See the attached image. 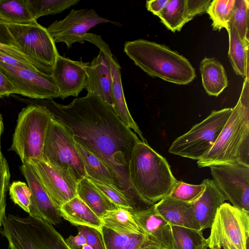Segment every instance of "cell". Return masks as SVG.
Returning <instances> with one entry per match:
<instances>
[{
    "mask_svg": "<svg viewBox=\"0 0 249 249\" xmlns=\"http://www.w3.org/2000/svg\"><path fill=\"white\" fill-rule=\"evenodd\" d=\"M210 249H221L217 247H214L211 248Z\"/></svg>",
    "mask_w": 249,
    "mask_h": 249,
    "instance_id": "cell-49",
    "label": "cell"
},
{
    "mask_svg": "<svg viewBox=\"0 0 249 249\" xmlns=\"http://www.w3.org/2000/svg\"><path fill=\"white\" fill-rule=\"evenodd\" d=\"M173 249H205L207 239L202 231L180 226H171Z\"/></svg>",
    "mask_w": 249,
    "mask_h": 249,
    "instance_id": "cell-30",
    "label": "cell"
},
{
    "mask_svg": "<svg viewBox=\"0 0 249 249\" xmlns=\"http://www.w3.org/2000/svg\"><path fill=\"white\" fill-rule=\"evenodd\" d=\"M43 160L70 175L77 183L87 178L72 134L53 117L46 132Z\"/></svg>",
    "mask_w": 249,
    "mask_h": 249,
    "instance_id": "cell-8",
    "label": "cell"
},
{
    "mask_svg": "<svg viewBox=\"0 0 249 249\" xmlns=\"http://www.w3.org/2000/svg\"><path fill=\"white\" fill-rule=\"evenodd\" d=\"M88 64L60 54L57 56L51 75L58 88L59 98L77 97L85 89Z\"/></svg>",
    "mask_w": 249,
    "mask_h": 249,
    "instance_id": "cell-16",
    "label": "cell"
},
{
    "mask_svg": "<svg viewBox=\"0 0 249 249\" xmlns=\"http://www.w3.org/2000/svg\"><path fill=\"white\" fill-rule=\"evenodd\" d=\"M0 52L31 64L47 74L51 73L43 66L26 55L18 46L6 24L0 20Z\"/></svg>",
    "mask_w": 249,
    "mask_h": 249,
    "instance_id": "cell-31",
    "label": "cell"
},
{
    "mask_svg": "<svg viewBox=\"0 0 249 249\" xmlns=\"http://www.w3.org/2000/svg\"><path fill=\"white\" fill-rule=\"evenodd\" d=\"M16 94L18 91L0 70V98Z\"/></svg>",
    "mask_w": 249,
    "mask_h": 249,
    "instance_id": "cell-41",
    "label": "cell"
},
{
    "mask_svg": "<svg viewBox=\"0 0 249 249\" xmlns=\"http://www.w3.org/2000/svg\"><path fill=\"white\" fill-rule=\"evenodd\" d=\"M211 2V0H169L158 17L169 30L179 32L196 16L206 12Z\"/></svg>",
    "mask_w": 249,
    "mask_h": 249,
    "instance_id": "cell-19",
    "label": "cell"
},
{
    "mask_svg": "<svg viewBox=\"0 0 249 249\" xmlns=\"http://www.w3.org/2000/svg\"><path fill=\"white\" fill-rule=\"evenodd\" d=\"M20 101L28 105L45 107L54 119L65 126L75 142L110 169L136 209H142L148 205V202L132 186L129 176L132 152L141 141L123 123L109 104L91 93L75 98L67 105L53 99L22 97Z\"/></svg>",
    "mask_w": 249,
    "mask_h": 249,
    "instance_id": "cell-1",
    "label": "cell"
},
{
    "mask_svg": "<svg viewBox=\"0 0 249 249\" xmlns=\"http://www.w3.org/2000/svg\"><path fill=\"white\" fill-rule=\"evenodd\" d=\"M135 249H162L148 238Z\"/></svg>",
    "mask_w": 249,
    "mask_h": 249,
    "instance_id": "cell-45",
    "label": "cell"
},
{
    "mask_svg": "<svg viewBox=\"0 0 249 249\" xmlns=\"http://www.w3.org/2000/svg\"><path fill=\"white\" fill-rule=\"evenodd\" d=\"M20 170L31 191L29 215L41 218L52 225L60 224L62 220L58 209L31 165L29 163L22 164Z\"/></svg>",
    "mask_w": 249,
    "mask_h": 249,
    "instance_id": "cell-17",
    "label": "cell"
},
{
    "mask_svg": "<svg viewBox=\"0 0 249 249\" xmlns=\"http://www.w3.org/2000/svg\"><path fill=\"white\" fill-rule=\"evenodd\" d=\"M226 29L229 35L228 56L236 74L249 77V42L243 41L234 27L229 23Z\"/></svg>",
    "mask_w": 249,
    "mask_h": 249,
    "instance_id": "cell-27",
    "label": "cell"
},
{
    "mask_svg": "<svg viewBox=\"0 0 249 249\" xmlns=\"http://www.w3.org/2000/svg\"><path fill=\"white\" fill-rule=\"evenodd\" d=\"M202 182L205 186L204 192L190 204L200 230L202 231L211 228L218 209L226 199L213 180L205 179Z\"/></svg>",
    "mask_w": 249,
    "mask_h": 249,
    "instance_id": "cell-21",
    "label": "cell"
},
{
    "mask_svg": "<svg viewBox=\"0 0 249 249\" xmlns=\"http://www.w3.org/2000/svg\"><path fill=\"white\" fill-rule=\"evenodd\" d=\"M22 51L52 73L59 54L47 29L36 22L19 24L3 21Z\"/></svg>",
    "mask_w": 249,
    "mask_h": 249,
    "instance_id": "cell-10",
    "label": "cell"
},
{
    "mask_svg": "<svg viewBox=\"0 0 249 249\" xmlns=\"http://www.w3.org/2000/svg\"><path fill=\"white\" fill-rule=\"evenodd\" d=\"M97 47L105 55L110 66L112 77V93L113 109L123 123L133 130L143 142L147 143L139 126L132 117L125 99L121 78V67L113 56L108 44L101 36L87 33L82 38Z\"/></svg>",
    "mask_w": 249,
    "mask_h": 249,
    "instance_id": "cell-14",
    "label": "cell"
},
{
    "mask_svg": "<svg viewBox=\"0 0 249 249\" xmlns=\"http://www.w3.org/2000/svg\"><path fill=\"white\" fill-rule=\"evenodd\" d=\"M124 50L149 75L177 85H187L196 77L195 70L183 55L167 46L143 39L127 41Z\"/></svg>",
    "mask_w": 249,
    "mask_h": 249,
    "instance_id": "cell-3",
    "label": "cell"
},
{
    "mask_svg": "<svg viewBox=\"0 0 249 249\" xmlns=\"http://www.w3.org/2000/svg\"><path fill=\"white\" fill-rule=\"evenodd\" d=\"M53 116L45 107L29 105L18 114L10 150L15 152L22 164L32 159L43 160L47 130Z\"/></svg>",
    "mask_w": 249,
    "mask_h": 249,
    "instance_id": "cell-6",
    "label": "cell"
},
{
    "mask_svg": "<svg viewBox=\"0 0 249 249\" xmlns=\"http://www.w3.org/2000/svg\"><path fill=\"white\" fill-rule=\"evenodd\" d=\"M205 188V186L202 182L199 185H194L177 180L168 196L176 200L190 203L201 195Z\"/></svg>",
    "mask_w": 249,
    "mask_h": 249,
    "instance_id": "cell-36",
    "label": "cell"
},
{
    "mask_svg": "<svg viewBox=\"0 0 249 249\" xmlns=\"http://www.w3.org/2000/svg\"><path fill=\"white\" fill-rule=\"evenodd\" d=\"M89 179L118 207L135 210L134 204L124 194L103 182L90 178Z\"/></svg>",
    "mask_w": 249,
    "mask_h": 249,
    "instance_id": "cell-38",
    "label": "cell"
},
{
    "mask_svg": "<svg viewBox=\"0 0 249 249\" xmlns=\"http://www.w3.org/2000/svg\"><path fill=\"white\" fill-rule=\"evenodd\" d=\"M28 163L58 210L77 196V182L70 175L43 160L32 159Z\"/></svg>",
    "mask_w": 249,
    "mask_h": 249,
    "instance_id": "cell-15",
    "label": "cell"
},
{
    "mask_svg": "<svg viewBox=\"0 0 249 249\" xmlns=\"http://www.w3.org/2000/svg\"><path fill=\"white\" fill-rule=\"evenodd\" d=\"M9 190L12 201L29 213L31 194L28 185L22 181H14L10 185Z\"/></svg>",
    "mask_w": 249,
    "mask_h": 249,
    "instance_id": "cell-37",
    "label": "cell"
},
{
    "mask_svg": "<svg viewBox=\"0 0 249 249\" xmlns=\"http://www.w3.org/2000/svg\"><path fill=\"white\" fill-rule=\"evenodd\" d=\"M0 20L19 24L37 21L32 16L27 0H0Z\"/></svg>",
    "mask_w": 249,
    "mask_h": 249,
    "instance_id": "cell-29",
    "label": "cell"
},
{
    "mask_svg": "<svg viewBox=\"0 0 249 249\" xmlns=\"http://www.w3.org/2000/svg\"><path fill=\"white\" fill-rule=\"evenodd\" d=\"M0 121H2V116L0 113Z\"/></svg>",
    "mask_w": 249,
    "mask_h": 249,
    "instance_id": "cell-50",
    "label": "cell"
},
{
    "mask_svg": "<svg viewBox=\"0 0 249 249\" xmlns=\"http://www.w3.org/2000/svg\"><path fill=\"white\" fill-rule=\"evenodd\" d=\"M0 70L18 89L19 95L32 99H53L59 96L51 74L9 66L1 62Z\"/></svg>",
    "mask_w": 249,
    "mask_h": 249,
    "instance_id": "cell-13",
    "label": "cell"
},
{
    "mask_svg": "<svg viewBox=\"0 0 249 249\" xmlns=\"http://www.w3.org/2000/svg\"><path fill=\"white\" fill-rule=\"evenodd\" d=\"M154 205L144 210L130 211L150 241L162 249H173L171 226L157 212Z\"/></svg>",
    "mask_w": 249,
    "mask_h": 249,
    "instance_id": "cell-18",
    "label": "cell"
},
{
    "mask_svg": "<svg viewBox=\"0 0 249 249\" xmlns=\"http://www.w3.org/2000/svg\"><path fill=\"white\" fill-rule=\"evenodd\" d=\"M106 249H135L148 238L142 234H123L103 226Z\"/></svg>",
    "mask_w": 249,
    "mask_h": 249,
    "instance_id": "cell-32",
    "label": "cell"
},
{
    "mask_svg": "<svg viewBox=\"0 0 249 249\" xmlns=\"http://www.w3.org/2000/svg\"><path fill=\"white\" fill-rule=\"evenodd\" d=\"M232 108L213 110L204 120L176 138L170 145L171 154L199 160L212 147L229 118Z\"/></svg>",
    "mask_w": 249,
    "mask_h": 249,
    "instance_id": "cell-7",
    "label": "cell"
},
{
    "mask_svg": "<svg viewBox=\"0 0 249 249\" xmlns=\"http://www.w3.org/2000/svg\"><path fill=\"white\" fill-rule=\"evenodd\" d=\"M59 211L61 217L72 225L92 227L102 232L103 226L101 218L77 196L64 204Z\"/></svg>",
    "mask_w": 249,
    "mask_h": 249,
    "instance_id": "cell-23",
    "label": "cell"
},
{
    "mask_svg": "<svg viewBox=\"0 0 249 249\" xmlns=\"http://www.w3.org/2000/svg\"><path fill=\"white\" fill-rule=\"evenodd\" d=\"M65 242L70 249H78L87 243L85 237L79 232L75 236L70 235Z\"/></svg>",
    "mask_w": 249,
    "mask_h": 249,
    "instance_id": "cell-44",
    "label": "cell"
},
{
    "mask_svg": "<svg viewBox=\"0 0 249 249\" xmlns=\"http://www.w3.org/2000/svg\"><path fill=\"white\" fill-rule=\"evenodd\" d=\"M85 89L88 93L99 96L113 108L111 70L101 50L92 61L89 62Z\"/></svg>",
    "mask_w": 249,
    "mask_h": 249,
    "instance_id": "cell-20",
    "label": "cell"
},
{
    "mask_svg": "<svg viewBox=\"0 0 249 249\" xmlns=\"http://www.w3.org/2000/svg\"><path fill=\"white\" fill-rule=\"evenodd\" d=\"M3 124L2 121L0 122V161L2 160V159L3 158V156L2 155L1 152V146H0V138L1 134L3 131Z\"/></svg>",
    "mask_w": 249,
    "mask_h": 249,
    "instance_id": "cell-46",
    "label": "cell"
},
{
    "mask_svg": "<svg viewBox=\"0 0 249 249\" xmlns=\"http://www.w3.org/2000/svg\"><path fill=\"white\" fill-rule=\"evenodd\" d=\"M101 219L104 227L116 232L144 234L133 217L130 209L118 207L108 211Z\"/></svg>",
    "mask_w": 249,
    "mask_h": 249,
    "instance_id": "cell-28",
    "label": "cell"
},
{
    "mask_svg": "<svg viewBox=\"0 0 249 249\" xmlns=\"http://www.w3.org/2000/svg\"><path fill=\"white\" fill-rule=\"evenodd\" d=\"M235 0H213L211 1L206 12L212 21L213 30L226 28L230 22Z\"/></svg>",
    "mask_w": 249,
    "mask_h": 249,
    "instance_id": "cell-34",
    "label": "cell"
},
{
    "mask_svg": "<svg viewBox=\"0 0 249 249\" xmlns=\"http://www.w3.org/2000/svg\"><path fill=\"white\" fill-rule=\"evenodd\" d=\"M109 22L115 24L93 9H72L64 19L54 21L47 29L55 43H64L70 48L75 43H84L83 37L96 25Z\"/></svg>",
    "mask_w": 249,
    "mask_h": 249,
    "instance_id": "cell-11",
    "label": "cell"
},
{
    "mask_svg": "<svg viewBox=\"0 0 249 249\" xmlns=\"http://www.w3.org/2000/svg\"><path fill=\"white\" fill-rule=\"evenodd\" d=\"M78 232L83 234L86 238V243L93 249H106L102 232L92 227L77 226Z\"/></svg>",
    "mask_w": 249,
    "mask_h": 249,
    "instance_id": "cell-40",
    "label": "cell"
},
{
    "mask_svg": "<svg viewBox=\"0 0 249 249\" xmlns=\"http://www.w3.org/2000/svg\"><path fill=\"white\" fill-rule=\"evenodd\" d=\"M75 144L87 178L106 184L124 194L121 185L106 164L78 142L75 141Z\"/></svg>",
    "mask_w": 249,
    "mask_h": 249,
    "instance_id": "cell-24",
    "label": "cell"
},
{
    "mask_svg": "<svg viewBox=\"0 0 249 249\" xmlns=\"http://www.w3.org/2000/svg\"></svg>",
    "mask_w": 249,
    "mask_h": 249,
    "instance_id": "cell-51",
    "label": "cell"
},
{
    "mask_svg": "<svg viewBox=\"0 0 249 249\" xmlns=\"http://www.w3.org/2000/svg\"><path fill=\"white\" fill-rule=\"evenodd\" d=\"M249 212L224 203L218 209L207 239L210 249H249Z\"/></svg>",
    "mask_w": 249,
    "mask_h": 249,
    "instance_id": "cell-9",
    "label": "cell"
},
{
    "mask_svg": "<svg viewBox=\"0 0 249 249\" xmlns=\"http://www.w3.org/2000/svg\"><path fill=\"white\" fill-rule=\"evenodd\" d=\"M10 174L4 157L0 161V228L5 216L6 194L9 187Z\"/></svg>",
    "mask_w": 249,
    "mask_h": 249,
    "instance_id": "cell-39",
    "label": "cell"
},
{
    "mask_svg": "<svg viewBox=\"0 0 249 249\" xmlns=\"http://www.w3.org/2000/svg\"><path fill=\"white\" fill-rule=\"evenodd\" d=\"M79 2V0H27L30 12L35 20L41 17L62 13Z\"/></svg>",
    "mask_w": 249,
    "mask_h": 249,
    "instance_id": "cell-33",
    "label": "cell"
},
{
    "mask_svg": "<svg viewBox=\"0 0 249 249\" xmlns=\"http://www.w3.org/2000/svg\"><path fill=\"white\" fill-rule=\"evenodd\" d=\"M154 206L159 214L171 226L200 230L190 203L176 200L167 196Z\"/></svg>",
    "mask_w": 249,
    "mask_h": 249,
    "instance_id": "cell-22",
    "label": "cell"
},
{
    "mask_svg": "<svg viewBox=\"0 0 249 249\" xmlns=\"http://www.w3.org/2000/svg\"><path fill=\"white\" fill-rule=\"evenodd\" d=\"M129 176L136 191L154 204L168 196L177 181L166 160L142 141L132 152Z\"/></svg>",
    "mask_w": 249,
    "mask_h": 249,
    "instance_id": "cell-4",
    "label": "cell"
},
{
    "mask_svg": "<svg viewBox=\"0 0 249 249\" xmlns=\"http://www.w3.org/2000/svg\"><path fill=\"white\" fill-rule=\"evenodd\" d=\"M0 62L8 65L9 66L23 68H28L31 70H33L36 71H40L36 67L27 63L25 62L19 60L12 56L4 54L0 52ZM43 73V72H42Z\"/></svg>",
    "mask_w": 249,
    "mask_h": 249,
    "instance_id": "cell-42",
    "label": "cell"
},
{
    "mask_svg": "<svg viewBox=\"0 0 249 249\" xmlns=\"http://www.w3.org/2000/svg\"><path fill=\"white\" fill-rule=\"evenodd\" d=\"M78 249H93L87 243Z\"/></svg>",
    "mask_w": 249,
    "mask_h": 249,
    "instance_id": "cell-47",
    "label": "cell"
},
{
    "mask_svg": "<svg viewBox=\"0 0 249 249\" xmlns=\"http://www.w3.org/2000/svg\"><path fill=\"white\" fill-rule=\"evenodd\" d=\"M203 87L206 93L217 97L228 86L223 65L213 58H204L200 64Z\"/></svg>",
    "mask_w": 249,
    "mask_h": 249,
    "instance_id": "cell-25",
    "label": "cell"
},
{
    "mask_svg": "<svg viewBox=\"0 0 249 249\" xmlns=\"http://www.w3.org/2000/svg\"><path fill=\"white\" fill-rule=\"evenodd\" d=\"M76 193L77 196L100 218L108 211L118 208L87 178L77 183Z\"/></svg>",
    "mask_w": 249,
    "mask_h": 249,
    "instance_id": "cell-26",
    "label": "cell"
},
{
    "mask_svg": "<svg viewBox=\"0 0 249 249\" xmlns=\"http://www.w3.org/2000/svg\"><path fill=\"white\" fill-rule=\"evenodd\" d=\"M169 0H151L146 1V7L149 11L158 16L166 6Z\"/></svg>",
    "mask_w": 249,
    "mask_h": 249,
    "instance_id": "cell-43",
    "label": "cell"
},
{
    "mask_svg": "<svg viewBox=\"0 0 249 249\" xmlns=\"http://www.w3.org/2000/svg\"><path fill=\"white\" fill-rule=\"evenodd\" d=\"M223 249H235L232 246H228L223 248Z\"/></svg>",
    "mask_w": 249,
    "mask_h": 249,
    "instance_id": "cell-48",
    "label": "cell"
},
{
    "mask_svg": "<svg viewBox=\"0 0 249 249\" xmlns=\"http://www.w3.org/2000/svg\"><path fill=\"white\" fill-rule=\"evenodd\" d=\"M210 167L213 180L226 200L249 212V167L236 163Z\"/></svg>",
    "mask_w": 249,
    "mask_h": 249,
    "instance_id": "cell-12",
    "label": "cell"
},
{
    "mask_svg": "<svg viewBox=\"0 0 249 249\" xmlns=\"http://www.w3.org/2000/svg\"><path fill=\"white\" fill-rule=\"evenodd\" d=\"M249 77L239 100L211 149L197 160L199 167L239 163L249 167Z\"/></svg>",
    "mask_w": 249,
    "mask_h": 249,
    "instance_id": "cell-2",
    "label": "cell"
},
{
    "mask_svg": "<svg viewBox=\"0 0 249 249\" xmlns=\"http://www.w3.org/2000/svg\"><path fill=\"white\" fill-rule=\"evenodd\" d=\"M248 0H235L234 5L230 22L236 29L240 37L245 42L249 40Z\"/></svg>",
    "mask_w": 249,
    "mask_h": 249,
    "instance_id": "cell-35",
    "label": "cell"
},
{
    "mask_svg": "<svg viewBox=\"0 0 249 249\" xmlns=\"http://www.w3.org/2000/svg\"><path fill=\"white\" fill-rule=\"evenodd\" d=\"M2 226L0 233L10 249H70L53 225L39 217L8 214Z\"/></svg>",
    "mask_w": 249,
    "mask_h": 249,
    "instance_id": "cell-5",
    "label": "cell"
}]
</instances>
